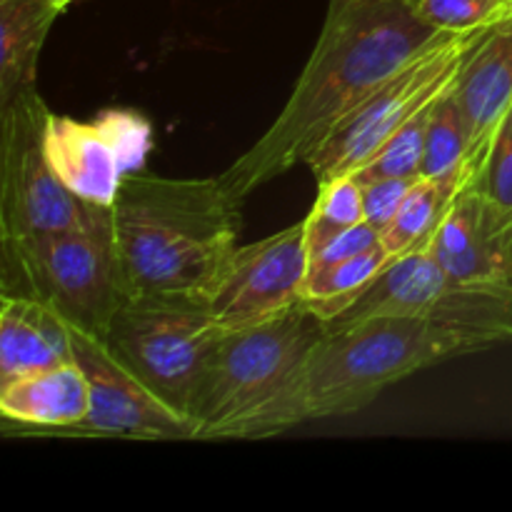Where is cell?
Masks as SVG:
<instances>
[{"label":"cell","mask_w":512,"mask_h":512,"mask_svg":"<svg viewBox=\"0 0 512 512\" xmlns=\"http://www.w3.org/2000/svg\"><path fill=\"white\" fill-rule=\"evenodd\" d=\"M480 163H468L445 175L420 178L410 195L405 198L403 208L395 215L390 228L383 233V245L395 260L403 255L428 250L435 233L453 210L455 200L460 198L468 183L473 180Z\"/></svg>","instance_id":"obj_18"},{"label":"cell","mask_w":512,"mask_h":512,"mask_svg":"<svg viewBox=\"0 0 512 512\" xmlns=\"http://www.w3.org/2000/svg\"><path fill=\"white\" fill-rule=\"evenodd\" d=\"M75 363L70 325L48 305L0 293V385Z\"/></svg>","instance_id":"obj_16"},{"label":"cell","mask_w":512,"mask_h":512,"mask_svg":"<svg viewBox=\"0 0 512 512\" xmlns=\"http://www.w3.org/2000/svg\"><path fill=\"white\" fill-rule=\"evenodd\" d=\"M435 103L420 110L415 118H410L353 178L358 183H368V180L380 178H420V165H423L425 158L430 115H433Z\"/></svg>","instance_id":"obj_22"},{"label":"cell","mask_w":512,"mask_h":512,"mask_svg":"<svg viewBox=\"0 0 512 512\" xmlns=\"http://www.w3.org/2000/svg\"><path fill=\"white\" fill-rule=\"evenodd\" d=\"M393 260L395 258L385 250V245L378 243L355 258L308 273L305 303L328 323V320L338 318L345 308H350Z\"/></svg>","instance_id":"obj_19"},{"label":"cell","mask_w":512,"mask_h":512,"mask_svg":"<svg viewBox=\"0 0 512 512\" xmlns=\"http://www.w3.org/2000/svg\"><path fill=\"white\" fill-rule=\"evenodd\" d=\"M223 335L203 295H130L103 343L160 400L188 415Z\"/></svg>","instance_id":"obj_6"},{"label":"cell","mask_w":512,"mask_h":512,"mask_svg":"<svg viewBox=\"0 0 512 512\" xmlns=\"http://www.w3.org/2000/svg\"><path fill=\"white\" fill-rule=\"evenodd\" d=\"M378 243H383L380 233L368 223V220H363L360 225L350 228L348 233H343V235H338L335 240H330L323 250H318L315 255H310V273L330 268V265H335V263H343V260L355 258V255L365 253V250L375 248Z\"/></svg>","instance_id":"obj_26"},{"label":"cell","mask_w":512,"mask_h":512,"mask_svg":"<svg viewBox=\"0 0 512 512\" xmlns=\"http://www.w3.org/2000/svg\"><path fill=\"white\" fill-rule=\"evenodd\" d=\"M363 220V188H360V183L353 175L318 185V198H315L313 210L303 220L308 253L315 255L330 240L348 233L350 228L360 225Z\"/></svg>","instance_id":"obj_20"},{"label":"cell","mask_w":512,"mask_h":512,"mask_svg":"<svg viewBox=\"0 0 512 512\" xmlns=\"http://www.w3.org/2000/svg\"><path fill=\"white\" fill-rule=\"evenodd\" d=\"M153 128L135 110L105 108L88 123L50 113L45 153L70 193L95 205H113L130 173L143 170Z\"/></svg>","instance_id":"obj_10"},{"label":"cell","mask_w":512,"mask_h":512,"mask_svg":"<svg viewBox=\"0 0 512 512\" xmlns=\"http://www.w3.org/2000/svg\"><path fill=\"white\" fill-rule=\"evenodd\" d=\"M113 210L128 295H205L238 248L243 200L218 178L123 180Z\"/></svg>","instance_id":"obj_2"},{"label":"cell","mask_w":512,"mask_h":512,"mask_svg":"<svg viewBox=\"0 0 512 512\" xmlns=\"http://www.w3.org/2000/svg\"><path fill=\"white\" fill-rule=\"evenodd\" d=\"M50 3L58 5L60 10H65V8H70V5H73V3H78V0H50Z\"/></svg>","instance_id":"obj_27"},{"label":"cell","mask_w":512,"mask_h":512,"mask_svg":"<svg viewBox=\"0 0 512 512\" xmlns=\"http://www.w3.org/2000/svg\"><path fill=\"white\" fill-rule=\"evenodd\" d=\"M475 158L512 108V15L488 25L453 85Z\"/></svg>","instance_id":"obj_14"},{"label":"cell","mask_w":512,"mask_h":512,"mask_svg":"<svg viewBox=\"0 0 512 512\" xmlns=\"http://www.w3.org/2000/svg\"><path fill=\"white\" fill-rule=\"evenodd\" d=\"M325 320L298 303L240 330H225L190 405L195 440H263L310 420L308 365Z\"/></svg>","instance_id":"obj_3"},{"label":"cell","mask_w":512,"mask_h":512,"mask_svg":"<svg viewBox=\"0 0 512 512\" xmlns=\"http://www.w3.org/2000/svg\"><path fill=\"white\" fill-rule=\"evenodd\" d=\"M468 163H480L473 155L468 125H465L460 105L455 100L453 88L435 103L430 115L428 143H425V158L420 165V178H433L445 175L455 168H463Z\"/></svg>","instance_id":"obj_21"},{"label":"cell","mask_w":512,"mask_h":512,"mask_svg":"<svg viewBox=\"0 0 512 512\" xmlns=\"http://www.w3.org/2000/svg\"><path fill=\"white\" fill-rule=\"evenodd\" d=\"M48 115L38 90L0 105V235L60 233L108 208L78 198L55 175L45 153Z\"/></svg>","instance_id":"obj_9"},{"label":"cell","mask_w":512,"mask_h":512,"mask_svg":"<svg viewBox=\"0 0 512 512\" xmlns=\"http://www.w3.org/2000/svg\"><path fill=\"white\" fill-rule=\"evenodd\" d=\"M60 13L50 0H0V105L38 90L40 53Z\"/></svg>","instance_id":"obj_17"},{"label":"cell","mask_w":512,"mask_h":512,"mask_svg":"<svg viewBox=\"0 0 512 512\" xmlns=\"http://www.w3.org/2000/svg\"><path fill=\"white\" fill-rule=\"evenodd\" d=\"M375 315H415L483 340L488 348L512 345V295L453 278L428 250L393 260L325 328L338 330Z\"/></svg>","instance_id":"obj_8"},{"label":"cell","mask_w":512,"mask_h":512,"mask_svg":"<svg viewBox=\"0 0 512 512\" xmlns=\"http://www.w3.org/2000/svg\"><path fill=\"white\" fill-rule=\"evenodd\" d=\"M403 3H410L415 8V3H418V0H403Z\"/></svg>","instance_id":"obj_28"},{"label":"cell","mask_w":512,"mask_h":512,"mask_svg":"<svg viewBox=\"0 0 512 512\" xmlns=\"http://www.w3.org/2000/svg\"><path fill=\"white\" fill-rule=\"evenodd\" d=\"M90 385L78 363L55 365L0 385L5 433L58 435L88 418Z\"/></svg>","instance_id":"obj_15"},{"label":"cell","mask_w":512,"mask_h":512,"mask_svg":"<svg viewBox=\"0 0 512 512\" xmlns=\"http://www.w3.org/2000/svg\"><path fill=\"white\" fill-rule=\"evenodd\" d=\"M483 350H490L483 340L415 315H375L328 330L310 355V420L360 413L390 385Z\"/></svg>","instance_id":"obj_4"},{"label":"cell","mask_w":512,"mask_h":512,"mask_svg":"<svg viewBox=\"0 0 512 512\" xmlns=\"http://www.w3.org/2000/svg\"><path fill=\"white\" fill-rule=\"evenodd\" d=\"M0 293L53 308L70 328L105 340L130 298L113 233V210L60 233L0 235Z\"/></svg>","instance_id":"obj_5"},{"label":"cell","mask_w":512,"mask_h":512,"mask_svg":"<svg viewBox=\"0 0 512 512\" xmlns=\"http://www.w3.org/2000/svg\"><path fill=\"white\" fill-rule=\"evenodd\" d=\"M448 35L403 0H330L313 55L268 130L223 175L245 200L305 163L365 100Z\"/></svg>","instance_id":"obj_1"},{"label":"cell","mask_w":512,"mask_h":512,"mask_svg":"<svg viewBox=\"0 0 512 512\" xmlns=\"http://www.w3.org/2000/svg\"><path fill=\"white\" fill-rule=\"evenodd\" d=\"M485 28L453 33L405 65L370 95L328 140L305 160L315 185L355 175L410 118L443 98L468 63Z\"/></svg>","instance_id":"obj_7"},{"label":"cell","mask_w":512,"mask_h":512,"mask_svg":"<svg viewBox=\"0 0 512 512\" xmlns=\"http://www.w3.org/2000/svg\"><path fill=\"white\" fill-rule=\"evenodd\" d=\"M308 273L305 225L298 223L238 245L203 298L225 330L250 328L303 303Z\"/></svg>","instance_id":"obj_11"},{"label":"cell","mask_w":512,"mask_h":512,"mask_svg":"<svg viewBox=\"0 0 512 512\" xmlns=\"http://www.w3.org/2000/svg\"><path fill=\"white\" fill-rule=\"evenodd\" d=\"M70 335L75 363L90 385V410L83 423L60 430L58 438L195 440L193 420L135 378L103 340L75 328Z\"/></svg>","instance_id":"obj_12"},{"label":"cell","mask_w":512,"mask_h":512,"mask_svg":"<svg viewBox=\"0 0 512 512\" xmlns=\"http://www.w3.org/2000/svg\"><path fill=\"white\" fill-rule=\"evenodd\" d=\"M415 13L445 33L488 28L512 15V0H418Z\"/></svg>","instance_id":"obj_23"},{"label":"cell","mask_w":512,"mask_h":512,"mask_svg":"<svg viewBox=\"0 0 512 512\" xmlns=\"http://www.w3.org/2000/svg\"><path fill=\"white\" fill-rule=\"evenodd\" d=\"M418 180L420 178H380L360 183V188H363L365 220L378 230L380 238L390 228L395 215L400 213L405 198H408Z\"/></svg>","instance_id":"obj_25"},{"label":"cell","mask_w":512,"mask_h":512,"mask_svg":"<svg viewBox=\"0 0 512 512\" xmlns=\"http://www.w3.org/2000/svg\"><path fill=\"white\" fill-rule=\"evenodd\" d=\"M473 188L490 203L512 210V108L490 138L473 175Z\"/></svg>","instance_id":"obj_24"},{"label":"cell","mask_w":512,"mask_h":512,"mask_svg":"<svg viewBox=\"0 0 512 512\" xmlns=\"http://www.w3.org/2000/svg\"><path fill=\"white\" fill-rule=\"evenodd\" d=\"M428 253L453 278L512 295V210L490 203L470 180Z\"/></svg>","instance_id":"obj_13"}]
</instances>
